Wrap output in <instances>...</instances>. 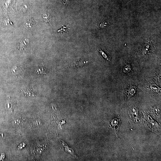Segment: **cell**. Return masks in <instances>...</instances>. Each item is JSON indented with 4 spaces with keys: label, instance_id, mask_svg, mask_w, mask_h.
I'll use <instances>...</instances> for the list:
<instances>
[{
    "label": "cell",
    "instance_id": "6da1fadb",
    "mask_svg": "<svg viewBox=\"0 0 161 161\" xmlns=\"http://www.w3.org/2000/svg\"><path fill=\"white\" fill-rule=\"evenodd\" d=\"M120 121V119L117 118H114L109 123V126L113 132L115 133V135L118 136V131H119Z\"/></svg>",
    "mask_w": 161,
    "mask_h": 161
},
{
    "label": "cell",
    "instance_id": "7a4b0ae2",
    "mask_svg": "<svg viewBox=\"0 0 161 161\" xmlns=\"http://www.w3.org/2000/svg\"><path fill=\"white\" fill-rule=\"evenodd\" d=\"M147 117V118L148 119H147V118H146L147 119L146 124H148L147 125L148 126H149L148 127H149L150 128V127L151 130L152 131V126H153V132L155 131V132L158 133V131H159L158 129L159 128V126L158 123L152 119L151 117H150L149 116V117Z\"/></svg>",
    "mask_w": 161,
    "mask_h": 161
},
{
    "label": "cell",
    "instance_id": "3957f363",
    "mask_svg": "<svg viewBox=\"0 0 161 161\" xmlns=\"http://www.w3.org/2000/svg\"><path fill=\"white\" fill-rule=\"evenodd\" d=\"M139 111L136 107H133L130 109L129 115L131 121L136 122L139 121Z\"/></svg>",
    "mask_w": 161,
    "mask_h": 161
},
{
    "label": "cell",
    "instance_id": "277c9868",
    "mask_svg": "<svg viewBox=\"0 0 161 161\" xmlns=\"http://www.w3.org/2000/svg\"><path fill=\"white\" fill-rule=\"evenodd\" d=\"M29 43V40L28 39H25L20 41L18 43V49L20 51H23L26 48Z\"/></svg>",
    "mask_w": 161,
    "mask_h": 161
},
{
    "label": "cell",
    "instance_id": "5b68a950",
    "mask_svg": "<svg viewBox=\"0 0 161 161\" xmlns=\"http://www.w3.org/2000/svg\"><path fill=\"white\" fill-rule=\"evenodd\" d=\"M62 145L65 151L69 153L70 154H71L74 157H76V155L75 154L74 152V149L72 148L69 145L67 144L66 143L64 142L63 141H62Z\"/></svg>",
    "mask_w": 161,
    "mask_h": 161
},
{
    "label": "cell",
    "instance_id": "8992f818",
    "mask_svg": "<svg viewBox=\"0 0 161 161\" xmlns=\"http://www.w3.org/2000/svg\"><path fill=\"white\" fill-rule=\"evenodd\" d=\"M24 72V70L21 67L17 66L13 69L12 73L15 76H19L22 75Z\"/></svg>",
    "mask_w": 161,
    "mask_h": 161
},
{
    "label": "cell",
    "instance_id": "52a82bcc",
    "mask_svg": "<svg viewBox=\"0 0 161 161\" xmlns=\"http://www.w3.org/2000/svg\"><path fill=\"white\" fill-rule=\"evenodd\" d=\"M36 71L39 74L41 75H46L48 72V69L43 66L38 67L36 70Z\"/></svg>",
    "mask_w": 161,
    "mask_h": 161
},
{
    "label": "cell",
    "instance_id": "ba28073f",
    "mask_svg": "<svg viewBox=\"0 0 161 161\" xmlns=\"http://www.w3.org/2000/svg\"><path fill=\"white\" fill-rule=\"evenodd\" d=\"M25 25L26 28L30 29L32 28L35 26V22L33 19H30L26 22Z\"/></svg>",
    "mask_w": 161,
    "mask_h": 161
},
{
    "label": "cell",
    "instance_id": "9c48e42d",
    "mask_svg": "<svg viewBox=\"0 0 161 161\" xmlns=\"http://www.w3.org/2000/svg\"><path fill=\"white\" fill-rule=\"evenodd\" d=\"M87 61H82V60H79L74 62L73 64V65L76 66V67H81L84 65L86 64L87 63Z\"/></svg>",
    "mask_w": 161,
    "mask_h": 161
},
{
    "label": "cell",
    "instance_id": "30bf717a",
    "mask_svg": "<svg viewBox=\"0 0 161 161\" xmlns=\"http://www.w3.org/2000/svg\"><path fill=\"white\" fill-rule=\"evenodd\" d=\"M135 87L134 86H131L130 88L129 89L128 92L129 96L130 97H132L135 93L136 92Z\"/></svg>",
    "mask_w": 161,
    "mask_h": 161
},
{
    "label": "cell",
    "instance_id": "8fae6325",
    "mask_svg": "<svg viewBox=\"0 0 161 161\" xmlns=\"http://www.w3.org/2000/svg\"><path fill=\"white\" fill-rule=\"evenodd\" d=\"M43 17L44 21L45 22L49 23L51 21V17L49 14L45 13L43 15Z\"/></svg>",
    "mask_w": 161,
    "mask_h": 161
},
{
    "label": "cell",
    "instance_id": "7c38bea8",
    "mask_svg": "<svg viewBox=\"0 0 161 161\" xmlns=\"http://www.w3.org/2000/svg\"><path fill=\"white\" fill-rule=\"evenodd\" d=\"M131 68H132L130 65H127L124 67L123 71L124 72L128 73L131 70Z\"/></svg>",
    "mask_w": 161,
    "mask_h": 161
},
{
    "label": "cell",
    "instance_id": "4fadbf2b",
    "mask_svg": "<svg viewBox=\"0 0 161 161\" xmlns=\"http://www.w3.org/2000/svg\"><path fill=\"white\" fill-rule=\"evenodd\" d=\"M99 52H100V53L104 57L105 59H107V60H109V57H108V56H107V55L105 53V52H104L103 51H102V50L100 49L99 50Z\"/></svg>",
    "mask_w": 161,
    "mask_h": 161
},
{
    "label": "cell",
    "instance_id": "5bb4252c",
    "mask_svg": "<svg viewBox=\"0 0 161 161\" xmlns=\"http://www.w3.org/2000/svg\"><path fill=\"white\" fill-rule=\"evenodd\" d=\"M70 29V28L68 27H67L66 26H64L61 29L57 31L60 32L61 33H63L64 32H67V29Z\"/></svg>",
    "mask_w": 161,
    "mask_h": 161
},
{
    "label": "cell",
    "instance_id": "9a60e30c",
    "mask_svg": "<svg viewBox=\"0 0 161 161\" xmlns=\"http://www.w3.org/2000/svg\"><path fill=\"white\" fill-rule=\"evenodd\" d=\"M153 110V114L155 115V116H157H157H158V113H159L160 112L159 110L158 111V110H157V108H154Z\"/></svg>",
    "mask_w": 161,
    "mask_h": 161
},
{
    "label": "cell",
    "instance_id": "2e32d148",
    "mask_svg": "<svg viewBox=\"0 0 161 161\" xmlns=\"http://www.w3.org/2000/svg\"><path fill=\"white\" fill-rule=\"evenodd\" d=\"M151 87L152 89L155 92H158V91H159V87H158L156 86V85H152Z\"/></svg>",
    "mask_w": 161,
    "mask_h": 161
},
{
    "label": "cell",
    "instance_id": "e0dca14e",
    "mask_svg": "<svg viewBox=\"0 0 161 161\" xmlns=\"http://www.w3.org/2000/svg\"><path fill=\"white\" fill-rule=\"evenodd\" d=\"M63 4L65 6H67L69 4L70 0H63Z\"/></svg>",
    "mask_w": 161,
    "mask_h": 161
}]
</instances>
